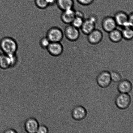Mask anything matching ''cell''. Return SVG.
I'll list each match as a JSON object with an SVG mask.
<instances>
[{
  "label": "cell",
  "mask_w": 133,
  "mask_h": 133,
  "mask_svg": "<svg viewBox=\"0 0 133 133\" xmlns=\"http://www.w3.org/2000/svg\"><path fill=\"white\" fill-rule=\"evenodd\" d=\"M46 50L50 55L57 57L63 53L64 48L61 42H50Z\"/></svg>",
  "instance_id": "52a82bcc"
},
{
  "label": "cell",
  "mask_w": 133,
  "mask_h": 133,
  "mask_svg": "<svg viewBox=\"0 0 133 133\" xmlns=\"http://www.w3.org/2000/svg\"><path fill=\"white\" fill-rule=\"evenodd\" d=\"M49 39L46 36L43 37L40 39L39 41V45L42 49H46L50 43Z\"/></svg>",
  "instance_id": "44dd1931"
},
{
  "label": "cell",
  "mask_w": 133,
  "mask_h": 133,
  "mask_svg": "<svg viewBox=\"0 0 133 133\" xmlns=\"http://www.w3.org/2000/svg\"><path fill=\"white\" fill-rule=\"evenodd\" d=\"M87 115V109L81 105H77L74 107L72 110V117L74 120H83L86 118Z\"/></svg>",
  "instance_id": "ba28073f"
},
{
  "label": "cell",
  "mask_w": 133,
  "mask_h": 133,
  "mask_svg": "<svg viewBox=\"0 0 133 133\" xmlns=\"http://www.w3.org/2000/svg\"><path fill=\"white\" fill-rule=\"evenodd\" d=\"M39 126V124L37 119L34 118H30L25 122V130L27 133H37Z\"/></svg>",
  "instance_id": "4fadbf2b"
},
{
  "label": "cell",
  "mask_w": 133,
  "mask_h": 133,
  "mask_svg": "<svg viewBox=\"0 0 133 133\" xmlns=\"http://www.w3.org/2000/svg\"><path fill=\"white\" fill-rule=\"evenodd\" d=\"M56 5L58 9L62 11L74 8V0H56Z\"/></svg>",
  "instance_id": "2e32d148"
},
{
  "label": "cell",
  "mask_w": 133,
  "mask_h": 133,
  "mask_svg": "<svg viewBox=\"0 0 133 133\" xmlns=\"http://www.w3.org/2000/svg\"><path fill=\"white\" fill-rule=\"evenodd\" d=\"M4 133H17L16 131L12 129H9L5 130Z\"/></svg>",
  "instance_id": "484cf974"
},
{
  "label": "cell",
  "mask_w": 133,
  "mask_h": 133,
  "mask_svg": "<svg viewBox=\"0 0 133 133\" xmlns=\"http://www.w3.org/2000/svg\"><path fill=\"white\" fill-rule=\"evenodd\" d=\"M131 102V98L128 94L120 93L116 96L115 100L116 106L121 110L127 109Z\"/></svg>",
  "instance_id": "3957f363"
},
{
  "label": "cell",
  "mask_w": 133,
  "mask_h": 133,
  "mask_svg": "<svg viewBox=\"0 0 133 133\" xmlns=\"http://www.w3.org/2000/svg\"><path fill=\"white\" fill-rule=\"evenodd\" d=\"M109 39L112 42L118 43L122 41V31L116 28L109 32Z\"/></svg>",
  "instance_id": "e0dca14e"
},
{
  "label": "cell",
  "mask_w": 133,
  "mask_h": 133,
  "mask_svg": "<svg viewBox=\"0 0 133 133\" xmlns=\"http://www.w3.org/2000/svg\"><path fill=\"white\" fill-rule=\"evenodd\" d=\"M16 54L9 56L2 54L0 58V68L5 70L12 66L16 60Z\"/></svg>",
  "instance_id": "9c48e42d"
},
{
  "label": "cell",
  "mask_w": 133,
  "mask_h": 133,
  "mask_svg": "<svg viewBox=\"0 0 133 133\" xmlns=\"http://www.w3.org/2000/svg\"><path fill=\"white\" fill-rule=\"evenodd\" d=\"M75 11L74 8L62 11L61 15V20L65 24H71L75 17Z\"/></svg>",
  "instance_id": "5bb4252c"
},
{
  "label": "cell",
  "mask_w": 133,
  "mask_h": 133,
  "mask_svg": "<svg viewBox=\"0 0 133 133\" xmlns=\"http://www.w3.org/2000/svg\"><path fill=\"white\" fill-rule=\"evenodd\" d=\"M2 54L1 53H0V58H1V55H2Z\"/></svg>",
  "instance_id": "4316f807"
},
{
  "label": "cell",
  "mask_w": 133,
  "mask_h": 133,
  "mask_svg": "<svg viewBox=\"0 0 133 133\" xmlns=\"http://www.w3.org/2000/svg\"><path fill=\"white\" fill-rule=\"evenodd\" d=\"M103 37V36L101 31L95 29L87 35V40L89 43L92 45H97L102 41Z\"/></svg>",
  "instance_id": "8fae6325"
},
{
  "label": "cell",
  "mask_w": 133,
  "mask_h": 133,
  "mask_svg": "<svg viewBox=\"0 0 133 133\" xmlns=\"http://www.w3.org/2000/svg\"><path fill=\"white\" fill-rule=\"evenodd\" d=\"M18 49L17 42L13 38L6 36L0 41V49L3 54L11 56L16 54Z\"/></svg>",
  "instance_id": "6da1fadb"
},
{
  "label": "cell",
  "mask_w": 133,
  "mask_h": 133,
  "mask_svg": "<svg viewBox=\"0 0 133 133\" xmlns=\"http://www.w3.org/2000/svg\"><path fill=\"white\" fill-rule=\"evenodd\" d=\"M49 131V129L46 126L44 125H39L37 133H48Z\"/></svg>",
  "instance_id": "603a6c76"
},
{
  "label": "cell",
  "mask_w": 133,
  "mask_h": 133,
  "mask_svg": "<svg viewBox=\"0 0 133 133\" xmlns=\"http://www.w3.org/2000/svg\"><path fill=\"white\" fill-rule=\"evenodd\" d=\"M97 22V17L94 15L90 16L87 19H84L80 29L84 34L88 35L96 29Z\"/></svg>",
  "instance_id": "7a4b0ae2"
},
{
  "label": "cell",
  "mask_w": 133,
  "mask_h": 133,
  "mask_svg": "<svg viewBox=\"0 0 133 133\" xmlns=\"http://www.w3.org/2000/svg\"><path fill=\"white\" fill-rule=\"evenodd\" d=\"M113 17L117 26L123 28L128 27V15L125 12L122 11L117 12Z\"/></svg>",
  "instance_id": "7c38bea8"
},
{
  "label": "cell",
  "mask_w": 133,
  "mask_h": 133,
  "mask_svg": "<svg viewBox=\"0 0 133 133\" xmlns=\"http://www.w3.org/2000/svg\"><path fill=\"white\" fill-rule=\"evenodd\" d=\"M63 32L66 38L70 41H76L80 37V32L79 29L71 24L68 25L66 26Z\"/></svg>",
  "instance_id": "8992f818"
},
{
  "label": "cell",
  "mask_w": 133,
  "mask_h": 133,
  "mask_svg": "<svg viewBox=\"0 0 133 133\" xmlns=\"http://www.w3.org/2000/svg\"><path fill=\"white\" fill-rule=\"evenodd\" d=\"M84 19V18L80 17L75 16L74 20L70 24L78 29H80L82 25H83Z\"/></svg>",
  "instance_id": "ffe728a7"
},
{
  "label": "cell",
  "mask_w": 133,
  "mask_h": 133,
  "mask_svg": "<svg viewBox=\"0 0 133 133\" xmlns=\"http://www.w3.org/2000/svg\"><path fill=\"white\" fill-rule=\"evenodd\" d=\"M101 25L104 31L108 33L116 28L118 26L114 17L111 16L104 18L102 21Z\"/></svg>",
  "instance_id": "30bf717a"
},
{
  "label": "cell",
  "mask_w": 133,
  "mask_h": 133,
  "mask_svg": "<svg viewBox=\"0 0 133 133\" xmlns=\"http://www.w3.org/2000/svg\"><path fill=\"white\" fill-rule=\"evenodd\" d=\"M75 16L80 17L84 18V15L82 11L79 10H75Z\"/></svg>",
  "instance_id": "d4e9b609"
},
{
  "label": "cell",
  "mask_w": 133,
  "mask_h": 133,
  "mask_svg": "<svg viewBox=\"0 0 133 133\" xmlns=\"http://www.w3.org/2000/svg\"><path fill=\"white\" fill-rule=\"evenodd\" d=\"M64 34L62 30L59 27L54 26L48 30L46 37L51 42H61L63 38Z\"/></svg>",
  "instance_id": "277c9868"
},
{
  "label": "cell",
  "mask_w": 133,
  "mask_h": 133,
  "mask_svg": "<svg viewBox=\"0 0 133 133\" xmlns=\"http://www.w3.org/2000/svg\"><path fill=\"white\" fill-rule=\"evenodd\" d=\"M122 31L123 38L126 40H131L133 38V31L132 28L125 27Z\"/></svg>",
  "instance_id": "ac0fdd59"
},
{
  "label": "cell",
  "mask_w": 133,
  "mask_h": 133,
  "mask_svg": "<svg viewBox=\"0 0 133 133\" xmlns=\"http://www.w3.org/2000/svg\"><path fill=\"white\" fill-rule=\"evenodd\" d=\"M78 3L84 6H89L93 3L94 0H77Z\"/></svg>",
  "instance_id": "cb8c5ba5"
},
{
  "label": "cell",
  "mask_w": 133,
  "mask_h": 133,
  "mask_svg": "<svg viewBox=\"0 0 133 133\" xmlns=\"http://www.w3.org/2000/svg\"><path fill=\"white\" fill-rule=\"evenodd\" d=\"M96 80L99 87L103 88H107L111 83L110 73L106 70L100 72L97 76Z\"/></svg>",
  "instance_id": "5b68a950"
},
{
  "label": "cell",
  "mask_w": 133,
  "mask_h": 133,
  "mask_svg": "<svg viewBox=\"0 0 133 133\" xmlns=\"http://www.w3.org/2000/svg\"><path fill=\"white\" fill-rule=\"evenodd\" d=\"M111 80L115 83H118L122 80V77L119 73L116 71H113L110 73Z\"/></svg>",
  "instance_id": "7402d4cb"
},
{
  "label": "cell",
  "mask_w": 133,
  "mask_h": 133,
  "mask_svg": "<svg viewBox=\"0 0 133 133\" xmlns=\"http://www.w3.org/2000/svg\"><path fill=\"white\" fill-rule=\"evenodd\" d=\"M118 83V89L120 93L128 94L132 91V84L129 81L125 79H122Z\"/></svg>",
  "instance_id": "9a60e30c"
},
{
  "label": "cell",
  "mask_w": 133,
  "mask_h": 133,
  "mask_svg": "<svg viewBox=\"0 0 133 133\" xmlns=\"http://www.w3.org/2000/svg\"><path fill=\"white\" fill-rule=\"evenodd\" d=\"M36 7L41 10H45L49 6V0H35Z\"/></svg>",
  "instance_id": "d6986e66"
}]
</instances>
